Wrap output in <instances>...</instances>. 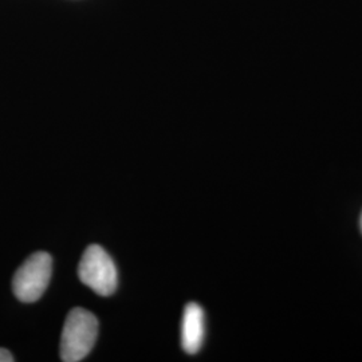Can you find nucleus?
Here are the masks:
<instances>
[{
  "label": "nucleus",
  "mask_w": 362,
  "mask_h": 362,
  "mask_svg": "<svg viewBox=\"0 0 362 362\" xmlns=\"http://www.w3.org/2000/svg\"><path fill=\"white\" fill-rule=\"evenodd\" d=\"M98 336V320L90 311L76 308L67 314L62 338L61 358L65 362L82 361L90 353Z\"/></svg>",
  "instance_id": "obj_1"
},
{
  "label": "nucleus",
  "mask_w": 362,
  "mask_h": 362,
  "mask_svg": "<svg viewBox=\"0 0 362 362\" xmlns=\"http://www.w3.org/2000/svg\"><path fill=\"white\" fill-rule=\"evenodd\" d=\"M78 276L83 285L103 297L116 291L118 274L116 264L104 248L97 245L88 247L78 266Z\"/></svg>",
  "instance_id": "obj_2"
},
{
  "label": "nucleus",
  "mask_w": 362,
  "mask_h": 362,
  "mask_svg": "<svg viewBox=\"0 0 362 362\" xmlns=\"http://www.w3.org/2000/svg\"><path fill=\"white\" fill-rule=\"evenodd\" d=\"M52 259L47 252H35L15 272L13 290L21 302L33 303L42 297L52 278Z\"/></svg>",
  "instance_id": "obj_3"
},
{
  "label": "nucleus",
  "mask_w": 362,
  "mask_h": 362,
  "mask_svg": "<svg viewBox=\"0 0 362 362\" xmlns=\"http://www.w3.org/2000/svg\"><path fill=\"white\" fill-rule=\"evenodd\" d=\"M206 321L203 309L191 302L185 306L181 322V346L185 353L196 354L203 346Z\"/></svg>",
  "instance_id": "obj_4"
},
{
  "label": "nucleus",
  "mask_w": 362,
  "mask_h": 362,
  "mask_svg": "<svg viewBox=\"0 0 362 362\" xmlns=\"http://www.w3.org/2000/svg\"><path fill=\"white\" fill-rule=\"evenodd\" d=\"M15 361V358H13V354L8 351L7 349H3V348H0V362H13Z\"/></svg>",
  "instance_id": "obj_5"
},
{
  "label": "nucleus",
  "mask_w": 362,
  "mask_h": 362,
  "mask_svg": "<svg viewBox=\"0 0 362 362\" xmlns=\"http://www.w3.org/2000/svg\"><path fill=\"white\" fill-rule=\"evenodd\" d=\"M360 228H361V233H362V214H361V218H360Z\"/></svg>",
  "instance_id": "obj_6"
}]
</instances>
